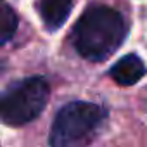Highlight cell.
<instances>
[{"instance_id": "obj_1", "label": "cell", "mask_w": 147, "mask_h": 147, "mask_svg": "<svg viewBox=\"0 0 147 147\" xmlns=\"http://www.w3.org/2000/svg\"><path fill=\"white\" fill-rule=\"evenodd\" d=\"M126 35L128 23L119 11L104 4H94L78 18L69 40L78 55L90 62H102L123 45Z\"/></svg>"}, {"instance_id": "obj_2", "label": "cell", "mask_w": 147, "mask_h": 147, "mask_svg": "<svg viewBox=\"0 0 147 147\" xmlns=\"http://www.w3.org/2000/svg\"><path fill=\"white\" fill-rule=\"evenodd\" d=\"M107 118V111L94 102L75 100L64 104L54 116L49 144L54 147L83 145L94 138Z\"/></svg>"}, {"instance_id": "obj_3", "label": "cell", "mask_w": 147, "mask_h": 147, "mask_svg": "<svg viewBox=\"0 0 147 147\" xmlns=\"http://www.w3.org/2000/svg\"><path fill=\"white\" fill-rule=\"evenodd\" d=\"M50 87L43 76H28L11 83L0 97V118L5 125L21 126L45 109Z\"/></svg>"}, {"instance_id": "obj_4", "label": "cell", "mask_w": 147, "mask_h": 147, "mask_svg": "<svg viewBox=\"0 0 147 147\" xmlns=\"http://www.w3.org/2000/svg\"><path fill=\"white\" fill-rule=\"evenodd\" d=\"M145 73L147 67L144 61L137 54H126L125 57H121L111 66L109 76L121 87H131L144 78Z\"/></svg>"}, {"instance_id": "obj_5", "label": "cell", "mask_w": 147, "mask_h": 147, "mask_svg": "<svg viewBox=\"0 0 147 147\" xmlns=\"http://www.w3.org/2000/svg\"><path fill=\"white\" fill-rule=\"evenodd\" d=\"M73 9V0H38L36 11L47 31L54 33L64 26Z\"/></svg>"}, {"instance_id": "obj_6", "label": "cell", "mask_w": 147, "mask_h": 147, "mask_svg": "<svg viewBox=\"0 0 147 147\" xmlns=\"http://www.w3.org/2000/svg\"><path fill=\"white\" fill-rule=\"evenodd\" d=\"M0 42L4 45L14 36V33L18 31V14L14 12V9L11 7V4L7 2H2L0 5Z\"/></svg>"}]
</instances>
